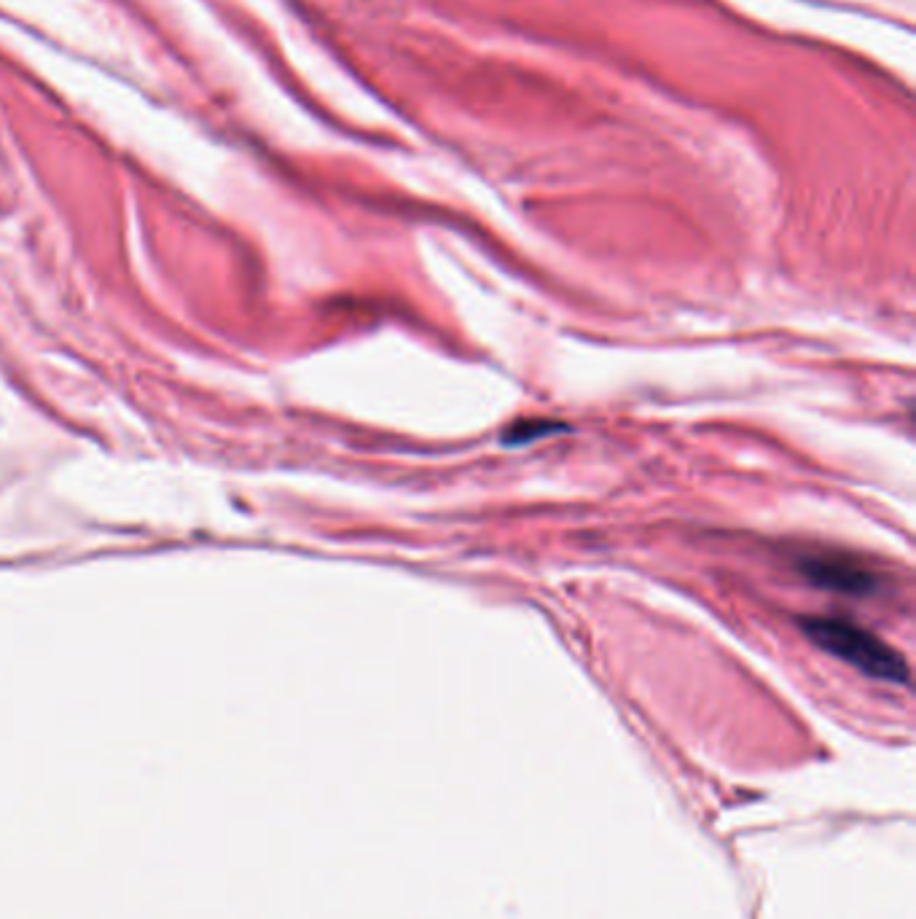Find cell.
<instances>
[{
    "instance_id": "1",
    "label": "cell",
    "mask_w": 916,
    "mask_h": 919,
    "mask_svg": "<svg viewBox=\"0 0 916 919\" xmlns=\"http://www.w3.org/2000/svg\"><path fill=\"white\" fill-rule=\"evenodd\" d=\"M801 629L817 648L852 664L865 675L887 683L908 681L906 659L855 621L833 619V616H809V619H801Z\"/></svg>"
},
{
    "instance_id": "2",
    "label": "cell",
    "mask_w": 916,
    "mask_h": 919,
    "mask_svg": "<svg viewBox=\"0 0 916 919\" xmlns=\"http://www.w3.org/2000/svg\"><path fill=\"white\" fill-rule=\"evenodd\" d=\"M798 570L803 573L807 581L820 586V589L839 591V595L869 597L878 589L876 573L858 565L852 557H844V554H807L803 559H798Z\"/></svg>"
}]
</instances>
